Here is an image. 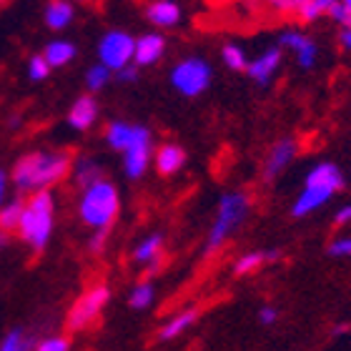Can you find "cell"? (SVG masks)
I'll return each mask as SVG.
<instances>
[{
  "label": "cell",
  "instance_id": "1",
  "mask_svg": "<svg viewBox=\"0 0 351 351\" xmlns=\"http://www.w3.org/2000/svg\"><path fill=\"white\" fill-rule=\"evenodd\" d=\"M73 169V158L66 151H33L13 166V183L21 193L53 189Z\"/></svg>",
  "mask_w": 351,
  "mask_h": 351
},
{
  "label": "cell",
  "instance_id": "2",
  "mask_svg": "<svg viewBox=\"0 0 351 351\" xmlns=\"http://www.w3.org/2000/svg\"><path fill=\"white\" fill-rule=\"evenodd\" d=\"M53 226H56V198L51 189L33 191L28 201L23 204L21 221L15 231L33 251H43L51 241Z\"/></svg>",
  "mask_w": 351,
  "mask_h": 351
},
{
  "label": "cell",
  "instance_id": "3",
  "mask_svg": "<svg viewBox=\"0 0 351 351\" xmlns=\"http://www.w3.org/2000/svg\"><path fill=\"white\" fill-rule=\"evenodd\" d=\"M344 186V176L339 171L337 163H316L314 169L308 171L306 181H304V189L296 196L291 206V216L293 219H304L308 213L319 211L324 204H329V198L337 193L339 189Z\"/></svg>",
  "mask_w": 351,
  "mask_h": 351
},
{
  "label": "cell",
  "instance_id": "4",
  "mask_svg": "<svg viewBox=\"0 0 351 351\" xmlns=\"http://www.w3.org/2000/svg\"><path fill=\"white\" fill-rule=\"evenodd\" d=\"M121 208L118 189L106 178L83 186L81 201H78V216L88 228H110Z\"/></svg>",
  "mask_w": 351,
  "mask_h": 351
},
{
  "label": "cell",
  "instance_id": "5",
  "mask_svg": "<svg viewBox=\"0 0 351 351\" xmlns=\"http://www.w3.org/2000/svg\"><path fill=\"white\" fill-rule=\"evenodd\" d=\"M249 206H251V198L243 191H234V193L221 196L219 208H216V219H213L211 231L206 236V246H204L206 256L216 254L226 243L228 236L241 226L243 219L249 216Z\"/></svg>",
  "mask_w": 351,
  "mask_h": 351
},
{
  "label": "cell",
  "instance_id": "6",
  "mask_svg": "<svg viewBox=\"0 0 351 351\" xmlns=\"http://www.w3.org/2000/svg\"><path fill=\"white\" fill-rule=\"evenodd\" d=\"M213 71L204 58H183L171 71V86L186 98H196L211 86Z\"/></svg>",
  "mask_w": 351,
  "mask_h": 351
},
{
  "label": "cell",
  "instance_id": "7",
  "mask_svg": "<svg viewBox=\"0 0 351 351\" xmlns=\"http://www.w3.org/2000/svg\"><path fill=\"white\" fill-rule=\"evenodd\" d=\"M110 301V291L108 286L103 284H95L90 286L88 291H83L78 299H75V304L71 306V311H68V329L71 331H83L88 329L93 322H98V316L103 314V308H106V304Z\"/></svg>",
  "mask_w": 351,
  "mask_h": 351
},
{
  "label": "cell",
  "instance_id": "8",
  "mask_svg": "<svg viewBox=\"0 0 351 351\" xmlns=\"http://www.w3.org/2000/svg\"><path fill=\"white\" fill-rule=\"evenodd\" d=\"M133 48H136V38L125 30H108L98 43V60L103 66H108L113 73L118 68L133 63Z\"/></svg>",
  "mask_w": 351,
  "mask_h": 351
},
{
  "label": "cell",
  "instance_id": "9",
  "mask_svg": "<svg viewBox=\"0 0 351 351\" xmlns=\"http://www.w3.org/2000/svg\"><path fill=\"white\" fill-rule=\"evenodd\" d=\"M278 45L286 48V51L293 53V58L299 63L304 71L316 66V56H319V48L316 43L311 40L308 36H304L301 30H284L281 36H278Z\"/></svg>",
  "mask_w": 351,
  "mask_h": 351
},
{
  "label": "cell",
  "instance_id": "10",
  "mask_svg": "<svg viewBox=\"0 0 351 351\" xmlns=\"http://www.w3.org/2000/svg\"><path fill=\"white\" fill-rule=\"evenodd\" d=\"M284 48L281 45H274V48H266L261 56H256L254 60H249L246 66V73L256 86L266 88L271 83V78L276 75V71L281 68V58H284Z\"/></svg>",
  "mask_w": 351,
  "mask_h": 351
},
{
  "label": "cell",
  "instance_id": "11",
  "mask_svg": "<svg viewBox=\"0 0 351 351\" xmlns=\"http://www.w3.org/2000/svg\"><path fill=\"white\" fill-rule=\"evenodd\" d=\"M296 154H299V141H296V138H281V141H276V143L271 146L269 156H266L263 178H266V181H274L276 176H281L286 169H289V163L296 158Z\"/></svg>",
  "mask_w": 351,
  "mask_h": 351
},
{
  "label": "cell",
  "instance_id": "12",
  "mask_svg": "<svg viewBox=\"0 0 351 351\" xmlns=\"http://www.w3.org/2000/svg\"><path fill=\"white\" fill-rule=\"evenodd\" d=\"M151 138V131L143 128V125H133V123H125V121H113L108 125V131H106V141H108L110 148H116L123 154L125 148L133 146V143H138V141H148Z\"/></svg>",
  "mask_w": 351,
  "mask_h": 351
},
{
  "label": "cell",
  "instance_id": "13",
  "mask_svg": "<svg viewBox=\"0 0 351 351\" xmlns=\"http://www.w3.org/2000/svg\"><path fill=\"white\" fill-rule=\"evenodd\" d=\"M166 53V38L161 33H146V36L136 38V48H133V63L138 68L154 66L163 58Z\"/></svg>",
  "mask_w": 351,
  "mask_h": 351
},
{
  "label": "cell",
  "instance_id": "14",
  "mask_svg": "<svg viewBox=\"0 0 351 351\" xmlns=\"http://www.w3.org/2000/svg\"><path fill=\"white\" fill-rule=\"evenodd\" d=\"M151 166V138L148 141H138L123 151V173L128 178H143V173Z\"/></svg>",
  "mask_w": 351,
  "mask_h": 351
},
{
  "label": "cell",
  "instance_id": "15",
  "mask_svg": "<svg viewBox=\"0 0 351 351\" xmlns=\"http://www.w3.org/2000/svg\"><path fill=\"white\" fill-rule=\"evenodd\" d=\"M146 18L156 28H176L181 23V8L173 0H154L146 8Z\"/></svg>",
  "mask_w": 351,
  "mask_h": 351
},
{
  "label": "cell",
  "instance_id": "16",
  "mask_svg": "<svg viewBox=\"0 0 351 351\" xmlns=\"http://www.w3.org/2000/svg\"><path fill=\"white\" fill-rule=\"evenodd\" d=\"M95 118H98V103H95V98L93 95H81L73 103L71 113H68V125L75 128V131H88L95 123Z\"/></svg>",
  "mask_w": 351,
  "mask_h": 351
},
{
  "label": "cell",
  "instance_id": "17",
  "mask_svg": "<svg viewBox=\"0 0 351 351\" xmlns=\"http://www.w3.org/2000/svg\"><path fill=\"white\" fill-rule=\"evenodd\" d=\"M161 249H163V236L151 234L136 246L133 258H136L138 263H146L148 274H156V271H158V263H161Z\"/></svg>",
  "mask_w": 351,
  "mask_h": 351
},
{
  "label": "cell",
  "instance_id": "18",
  "mask_svg": "<svg viewBox=\"0 0 351 351\" xmlns=\"http://www.w3.org/2000/svg\"><path fill=\"white\" fill-rule=\"evenodd\" d=\"M186 163V154H183L181 146H173V143H166V146L158 148L156 154V169L161 176H173L183 169Z\"/></svg>",
  "mask_w": 351,
  "mask_h": 351
},
{
  "label": "cell",
  "instance_id": "19",
  "mask_svg": "<svg viewBox=\"0 0 351 351\" xmlns=\"http://www.w3.org/2000/svg\"><path fill=\"white\" fill-rule=\"evenodd\" d=\"M73 3L71 0H51L45 8V25L51 30H63L73 21Z\"/></svg>",
  "mask_w": 351,
  "mask_h": 351
},
{
  "label": "cell",
  "instance_id": "20",
  "mask_svg": "<svg viewBox=\"0 0 351 351\" xmlns=\"http://www.w3.org/2000/svg\"><path fill=\"white\" fill-rule=\"evenodd\" d=\"M43 58L48 60L51 68H63L75 58V45L71 40H51L45 45Z\"/></svg>",
  "mask_w": 351,
  "mask_h": 351
},
{
  "label": "cell",
  "instance_id": "21",
  "mask_svg": "<svg viewBox=\"0 0 351 351\" xmlns=\"http://www.w3.org/2000/svg\"><path fill=\"white\" fill-rule=\"evenodd\" d=\"M198 319V311L189 308V311H181V314H176L173 319H169V324H163V329L158 331V339L161 341H171V339H178L186 329H191Z\"/></svg>",
  "mask_w": 351,
  "mask_h": 351
},
{
  "label": "cell",
  "instance_id": "22",
  "mask_svg": "<svg viewBox=\"0 0 351 351\" xmlns=\"http://www.w3.org/2000/svg\"><path fill=\"white\" fill-rule=\"evenodd\" d=\"M281 256L278 251H251V254H243L234 266V274L236 276H246V274H254L256 269H261L263 263L269 261H276Z\"/></svg>",
  "mask_w": 351,
  "mask_h": 351
},
{
  "label": "cell",
  "instance_id": "23",
  "mask_svg": "<svg viewBox=\"0 0 351 351\" xmlns=\"http://www.w3.org/2000/svg\"><path fill=\"white\" fill-rule=\"evenodd\" d=\"M23 204H25V201H21V198H15V201H10V204L3 201V206H0V231L10 234V231L18 228V221H21V213H23Z\"/></svg>",
  "mask_w": 351,
  "mask_h": 351
},
{
  "label": "cell",
  "instance_id": "24",
  "mask_svg": "<svg viewBox=\"0 0 351 351\" xmlns=\"http://www.w3.org/2000/svg\"><path fill=\"white\" fill-rule=\"evenodd\" d=\"M71 171L75 173V181H78V186H88V183H93V181H98V178H103L101 166H98L93 158H78Z\"/></svg>",
  "mask_w": 351,
  "mask_h": 351
},
{
  "label": "cell",
  "instance_id": "25",
  "mask_svg": "<svg viewBox=\"0 0 351 351\" xmlns=\"http://www.w3.org/2000/svg\"><path fill=\"white\" fill-rule=\"evenodd\" d=\"M154 296H156L154 284H151V281H141V284L133 286L131 296H128V304H131L133 308L143 311V308H148L154 304Z\"/></svg>",
  "mask_w": 351,
  "mask_h": 351
},
{
  "label": "cell",
  "instance_id": "26",
  "mask_svg": "<svg viewBox=\"0 0 351 351\" xmlns=\"http://www.w3.org/2000/svg\"><path fill=\"white\" fill-rule=\"evenodd\" d=\"M221 58H223L226 68H231V71H246V66H249L246 51H243L241 45H236V43H226V45H223V51H221Z\"/></svg>",
  "mask_w": 351,
  "mask_h": 351
},
{
  "label": "cell",
  "instance_id": "27",
  "mask_svg": "<svg viewBox=\"0 0 351 351\" xmlns=\"http://www.w3.org/2000/svg\"><path fill=\"white\" fill-rule=\"evenodd\" d=\"M110 75H113V71H110L108 66H103V63H95V66H90L86 71L88 90H101V88H106L110 83Z\"/></svg>",
  "mask_w": 351,
  "mask_h": 351
},
{
  "label": "cell",
  "instance_id": "28",
  "mask_svg": "<svg viewBox=\"0 0 351 351\" xmlns=\"http://www.w3.org/2000/svg\"><path fill=\"white\" fill-rule=\"evenodd\" d=\"M33 346V339L23 329H10L0 341V351H25Z\"/></svg>",
  "mask_w": 351,
  "mask_h": 351
},
{
  "label": "cell",
  "instance_id": "29",
  "mask_svg": "<svg viewBox=\"0 0 351 351\" xmlns=\"http://www.w3.org/2000/svg\"><path fill=\"white\" fill-rule=\"evenodd\" d=\"M331 3H334V0H304L296 15H299L304 23H311V21H316V18H322V15L329 10Z\"/></svg>",
  "mask_w": 351,
  "mask_h": 351
},
{
  "label": "cell",
  "instance_id": "30",
  "mask_svg": "<svg viewBox=\"0 0 351 351\" xmlns=\"http://www.w3.org/2000/svg\"><path fill=\"white\" fill-rule=\"evenodd\" d=\"M53 68L48 66V60L43 58V56H33V58L28 60V78L30 81H45L48 75H51Z\"/></svg>",
  "mask_w": 351,
  "mask_h": 351
},
{
  "label": "cell",
  "instance_id": "31",
  "mask_svg": "<svg viewBox=\"0 0 351 351\" xmlns=\"http://www.w3.org/2000/svg\"><path fill=\"white\" fill-rule=\"evenodd\" d=\"M261 3L278 15H296L304 0H261Z\"/></svg>",
  "mask_w": 351,
  "mask_h": 351
},
{
  "label": "cell",
  "instance_id": "32",
  "mask_svg": "<svg viewBox=\"0 0 351 351\" xmlns=\"http://www.w3.org/2000/svg\"><path fill=\"white\" fill-rule=\"evenodd\" d=\"M38 349L40 351H68L71 349V341H68L66 337H48L38 344Z\"/></svg>",
  "mask_w": 351,
  "mask_h": 351
},
{
  "label": "cell",
  "instance_id": "33",
  "mask_svg": "<svg viewBox=\"0 0 351 351\" xmlns=\"http://www.w3.org/2000/svg\"><path fill=\"white\" fill-rule=\"evenodd\" d=\"M329 254L337 258H351V236L349 239H337L329 246Z\"/></svg>",
  "mask_w": 351,
  "mask_h": 351
},
{
  "label": "cell",
  "instance_id": "34",
  "mask_svg": "<svg viewBox=\"0 0 351 351\" xmlns=\"http://www.w3.org/2000/svg\"><path fill=\"white\" fill-rule=\"evenodd\" d=\"M116 75L121 83H136L138 81V66H136V63H128V66L118 68Z\"/></svg>",
  "mask_w": 351,
  "mask_h": 351
},
{
  "label": "cell",
  "instance_id": "35",
  "mask_svg": "<svg viewBox=\"0 0 351 351\" xmlns=\"http://www.w3.org/2000/svg\"><path fill=\"white\" fill-rule=\"evenodd\" d=\"M106 239H108V228H95L93 239H90V251H93V254L103 251V246H106Z\"/></svg>",
  "mask_w": 351,
  "mask_h": 351
},
{
  "label": "cell",
  "instance_id": "36",
  "mask_svg": "<svg viewBox=\"0 0 351 351\" xmlns=\"http://www.w3.org/2000/svg\"><path fill=\"white\" fill-rule=\"evenodd\" d=\"M258 319H261V324H266V326H271V324H276L278 319V311L274 306H263L261 311H258Z\"/></svg>",
  "mask_w": 351,
  "mask_h": 351
},
{
  "label": "cell",
  "instance_id": "37",
  "mask_svg": "<svg viewBox=\"0 0 351 351\" xmlns=\"http://www.w3.org/2000/svg\"><path fill=\"white\" fill-rule=\"evenodd\" d=\"M334 221H337V226H346V223H351V204L341 206L337 211V216H334Z\"/></svg>",
  "mask_w": 351,
  "mask_h": 351
},
{
  "label": "cell",
  "instance_id": "38",
  "mask_svg": "<svg viewBox=\"0 0 351 351\" xmlns=\"http://www.w3.org/2000/svg\"><path fill=\"white\" fill-rule=\"evenodd\" d=\"M341 45H344L346 51H351V25H344V30H341Z\"/></svg>",
  "mask_w": 351,
  "mask_h": 351
},
{
  "label": "cell",
  "instance_id": "39",
  "mask_svg": "<svg viewBox=\"0 0 351 351\" xmlns=\"http://www.w3.org/2000/svg\"><path fill=\"white\" fill-rule=\"evenodd\" d=\"M5 193H8V176L5 171H0V206L5 201Z\"/></svg>",
  "mask_w": 351,
  "mask_h": 351
},
{
  "label": "cell",
  "instance_id": "40",
  "mask_svg": "<svg viewBox=\"0 0 351 351\" xmlns=\"http://www.w3.org/2000/svg\"><path fill=\"white\" fill-rule=\"evenodd\" d=\"M344 3V8H346V15H349V23L346 25H351V0H341Z\"/></svg>",
  "mask_w": 351,
  "mask_h": 351
},
{
  "label": "cell",
  "instance_id": "41",
  "mask_svg": "<svg viewBox=\"0 0 351 351\" xmlns=\"http://www.w3.org/2000/svg\"><path fill=\"white\" fill-rule=\"evenodd\" d=\"M5 243H8V234H5V231H0V249H3Z\"/></svg>",
  "mask_w": 351,
  "mask_h": 351
},
{
  "label": "cell",
  "instance_id": "42",
  "mask_svg": "<svg viewBox=\"0 0 351 351\" xmlns=\"http://www.w3.org/2000/svg\"><path fill=\"white\" fill-rule=\"evenodd\" d=\"M219 3H226V0H219Z\"/></svg>",
  "mask_w": 351,
  "mask_h": 351
},
{
  "label": "cell",
  "instance_id": "43",
  "mask_svg": "<svg viewBox=\"0 0 351 351\" xmlns=\"http://www.w3.org/2000/svg\"><path fill=\"white\" fill-rule=\"evenodd\" d=\"M0 3H3V0H0Z\"/></svg>",
  "mask_w": 351,
  "mask_h": 351
}]
</instances>
